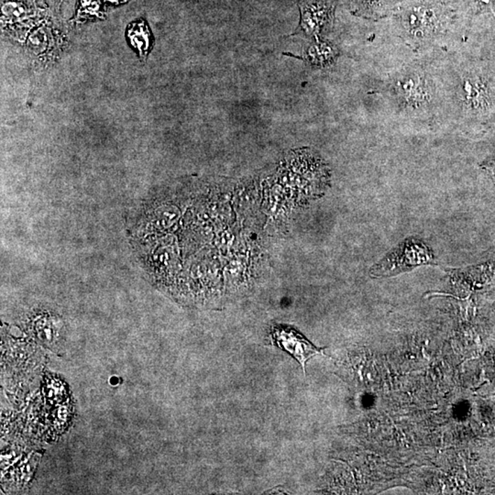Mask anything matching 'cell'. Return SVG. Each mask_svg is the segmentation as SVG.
Listing matches in <instances>:
<instances>
[{"instance_id": "cell-1", "label": "cell", "mask_w": 495, "mask_h": 495, "mask_svg": "<svg viewBox=\"0 0 495 495\" xmlns=\"http://www.w3.org/2000/svg\"><path fill=\"white\" fill-rule=\"evenodd\" d=\"M427 265H435L432 251L422 240L409 238L386 254L371 272L374 276L390 277Z\"/></svg>"}, {"instance_id": "cell-2", "label": "cell", "mask_w": 495, "mask_h": 495, "mask_svg": "<svg viewBox=\"0 0 495 495\" xmlns=\"http://www.w3.org/2000/svg\"><path fill=\"white\" fill-rule=\"evenodd\" d=\"M448 13L441 6L421 4L407 8L402 14L403 24L412 36H430L447 22Z\"/></svg>"}, {"instance_id": "cell-3", "label": "cell", "mask_w": 495, "mask_h": 495, "mask_svg": "<svg viewBox=\"0 0 495 495\" xmlns=\"http://www.w3.org/2000/svg\"><path fill=\"white\" fill-rule=\"evenodd\" d=\"M271 338L276 347L286 351L300 363L304 374H306V363L313 357L324 354L326 348L316 347L300 331L286 325H275L271 330Z\"/></svg>"}, {"instance_id": "cell-4", "label": "cell", "mask_w": 495, "mask_h": 495, "mask_svg": "<svg viewBox=\"0 0 495 495\" xmlns=\"http://www.w3.org/2000/svg\"><path fill=\"white\" fill-rule=\"evenodd\" d=\"M301 22L298 31L316 35L330 22L333 15L334 0H300Z\"/></svg>"}, {"instance_id": "cell-5", "label": "cell", "mask_w": 495, "mask_h": 495, "mask_svg": "<svg viewBox=\"0 0 495 495\" xmlns=\"http://www.w3.org/2000/svg\"><path fill=\"white\" fill-rule=\"evenodd\" d=\"M395 92L403 104L408 108L423 107L431 98L427 79L418 72H408L397 79Z\"/></svg>"}, {"instance_id": "cell-6", "label": "cell", "mask_w": 495, "mask_h": 495, "mask_svg": "<svg viewBox=\"0 0 495 495\" xmlns=\"http://www.w3.org/2000/svg\"><path fill=\"white\" fill-rule=\"evenodd\" d=\"M462 102L471 110L485 108L488 102V94L485 84L475 76H466L459 87Z\"/></svg>"}, {"instance_id": "cell-7", "label": "cell", "mask_w": 495, "mask_h": 495, "mask_svg": "<svg viewBox=\"0 0 495 495\" xmlns=\"http://www.w3.org/2000/svg\"><path fill=\"white\" fill-rule=\"evenodd\" d=\"M128 38L131 45L139 50L142 57H146L152 45V35L145 22H135L128 29Z\"/></svg>"}, {"instance_id": "cell-8", "label": "cell", "mask_w": 495, "mask_h": 495, "mask_svg": "<svg viewBox=\"0 0 495 495\" xmlns=\"http://www.w3.org/2000/svg\"><path fill=\"white\" fill-rule=\"evenodd\" d=\"M311 48L309 51V57L316 64H327V61L333 59L335 54L334 50L327 43H318Z\"/></svg>"}, {"instance_id": "cell-9", "label": "cell", "mask_w": 495, "mask_h": 495, "mask_svg": "<svg viewBox=\"0 0 495 495\" xmlns=\"http://www.w3.org/2000/svg\"><path fill=\"white\" fill-rule=\"evenodd\" d=\"M385 0H355L356 10L364 15H373L378 13Z\"/></svg>"}, {"instance_id": "cell-10", "label": "cell", "mask_w": 495, "mask_h": 495, "mask_svg": "<svg viewBox=\"0 0 495 495\" xmlns=\"http://www.w3.org/2000/svg\"><path fill=\"white\" fill-rule=\"evenodd\" d=\"M3 14L11 19H20L24 16L25 10L22 6L17 3H8L3 7Z\"/></svg>"}, {"instance_id": "cell-11", "label": "cell", "mask_w": 495, "mask_h": 495, "mask_svg": "<svg viewBox=\"0 0 495 495\" xmlns=\"http://www.w3.org/2000/svg\"><path fill=\"white\" fill-rule=\"evenodd\" d=\"M478 3L482 8H492L495 5V0H478Z\"/></svg>"}]
</instances>
